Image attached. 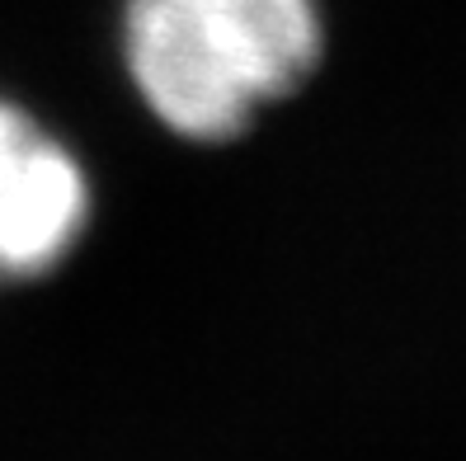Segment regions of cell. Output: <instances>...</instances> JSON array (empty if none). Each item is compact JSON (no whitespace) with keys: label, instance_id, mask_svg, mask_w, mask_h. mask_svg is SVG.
<instances>
[{"label":"cell","instance_id":"obj_2","mask_svg":"<svg viewBox=\"0 0 466 461\" xmlns=\"http://www.w3.org/2000/svg\"><path fill=\"white\" fill-rule=\"evenodd\" d=\"M90 188L76 155L0 99V274L38 278L76 246Z\"/></svg>","mask_w":466,"mask_h":461},{"label":"cell","instance_id":"obj_1","mask_svg":"<svg viewBox=\"0 0 466 461\" xmlns=\"http://www.w3.org/2000/svg\"><path fill=\"white\" fill-rule=\"evenodd\" d=\"M320 62L316 0H132L127 66L179 137L222 142Z\"/></svg>","mask_w":466,"mask_h":461}]
</instances>
